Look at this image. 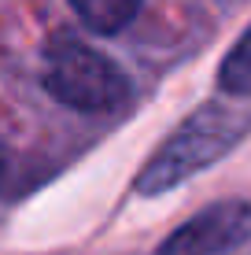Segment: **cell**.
Here are the masks:
<instances>
[{
    "mask_svg": "<svg viewBox=\"0 0 251 255\" xmlns=\"http://www.w3.org/2000/svg\"><path fill=\"white\" fill-rule=\"evenodd\" d=\"M248 126H251V119L237 108H222V104L200 108L196 115H188L174 129V137L148 159L144 174L137 178V192L159 196V192L181 185V181L192 178L196 170H203V166H211L214 159H222V155L244 137Z\"/></svg>",
    "mask_w": 251,
    "mask_h": 255,
    "instance_id": "6da1fadb",
    "label": "cell"
},
{
    "mask_svg": "<svg viewBox=\"0 0 251 255\" xmlns=\"http://www.w3.org/2000/svg\"><path fill=\"white\" fill-rule=\"evenodd\" d=\"M45 85L59 104L85 115H107L122 108L129 96V82L122 70L96 48L78 45V41H63L48 52Z\"/></svg>",
    "mask_w": 251,
    "mask_h": 255,
    "instance_id": "7a4b0ae2",
    "label": "cell"
},
{
    "mask_svg": "<svg viewBox=\"0 0 251 255\" xmlns=\"http://www.w3.org/2000/svg\"><path fill=\"white\" fill-rule=\"evenodd\" d=\"M7 178H11V159H7V152H4V144H0V189L7 185Z\"/></svg>",
    "mask_w": 251,
    "mask_h": 255,
    "instance_id": "8992f818",
    "label": "cell"
},
{
    "mask_svg": "<svg viewBox=\"0 0 251 255\" xmlns=\"http://www.w3.org/2000/svg\"><path fill=\"white\" fill-rule=\"evenodd\" d=\"M218 82H222V89L233 93V96H251V30L237 41V48L226 56Z\"/></svg>",
    "mask_w": 251,
    "mask_h": 255,
    "instance_id": "5b68a950",
    "label": "cell"
},
{
    "mask_svg": "<svg viewBox=\"0 0 251 255\" xmlns=\"http://www.w3.org/2000/svg\"><path fill=\"white\" fill-rule=\"evenodd\" d=\"M251 233V207L248 204H214L159 248V255H222L237 248Z\"/></svg>",
    "mask_w": 251,
    "mask_h": 255,
    "instance_id": "3957f363",
    "label": "cell"
},
{
    "mask_svg": "<svg viewBox=\"0 0 251 255\" xmlns=\"http://www.w3.org/2000/svg\"><path fill=\"white\" fill-rule=\"evenodd\" d=\"M71 7L82 15V22L96 33H118L133 22L141 11V0H71Z\"/></svg>",
    "mask_w": 251,
    "mask_h": 255,
    "instance_id": "277c9868",
    "label": "cell"
}]
</instances>
